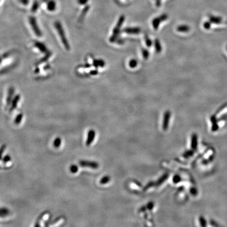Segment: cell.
<instances>
[{"label": "cell", "mask_w": 227, "mask_h": 227, "mask_svg": "<svg viewBox=\"0 0 227 227\" xmlns=\"http://www.w3.org/2000/svg\"><path fill=\"white\" fill-rule=\"evenodd\" d=\"M40 7V3L38 1H35L32 6V11L33 12H36V11Z\"/></svg>", "instance_id": "obj_18"}, {"label": "cell", "mask_w": 227, "mask_h": 227, "mask_svg": "<svg viewBox=\"0 0 227 227\" xmlns=\"http://www.w3.org/2000/svg\"><path fill=\"white\" fill-rule=\"evenodd\" d=\"M145 41L146 44V45L148 46V47H150L152 45V41L150 39V38L147 36V35H145Z\"/></svg>", "instance_id": "obj_27"}, {"label": "cell", "mask_w": 227, "mask_h": 227, "mask_svg": "<svg viewBox=\"0 0 227 227\" xmlns=\"http://www.w3.org/2000/svg\"><path fill=\"white\" fill-rule=\"evenodd\" d=\"M61 143H62L61 138L60 137H57L54 140L53 145L55 147L58 148L60 147V146L61 145Z\"/></svg>", "instance_id": "obj_17"}, {"label": "cell", "mask_w": 227, "mask_h": 227, "mask_svg": "<svg viewBox=\"0 0 227 227\" xmlns=\"http://www.w3.org/2000/svg\"><path fill=\"white\" fill-rule=\"evenodd\" d=\"M70 170L71 172L73 173H75L78 170V167L77 165H72L70 166Z\"/></svg>", "instance_id": "obj_24"}, {"label": "cell", "mask_w": 227, "mask_h": 227, "mask_svg": "<svg viewBox=\"0 0 227 227\" xmlns=\"http://www.w3.org/2000/svg\"><path fill=\"white\" fill-rule=\"evenodd\" d=\"M123 32L128 34H138L140 32V29L138 28H124Z\"/></svg>", "instance_id": "obj_8"}, {"label": "cell", "mask_w": 227, "mask_h": 227, "mask_svg": "<svg viewBox=\"0 0 227 227\" xmlns=\"http://www.w3.org/2000/svg\"><path fill=\"white\" fill-rule=\"evenodd\" d=\"M22 118H23V114L22 113H20L18 114V115L16 116L15 120H14V123L16 124V125H18L21 123V122L22 121Z\"/></svg>", "instance_id": "obj_22"}, {"label": "cell", "mask_w": 227, "mask_h": 227, "mask_svg": "<svg viewBox=\"0 0 227 227\" xmlns=\"http://www.w3.org/2000/svg\"><path fill=\"white\" fill-rule=\"evenodd\" d=\"M110 178L109 176H105L100 180V183L102 185H105L110 182Z\"/></svg>", "instance_id": "obj_15"}, {"label": "cell", "mask_w": 227, "mask_h": 227, "mask_svg": "<svg viewBox=\"0 0 227 227\" xmlns=\"http://www.w3.org/2000/svg\"><path fill=\"white\" fill-rule=\"evenodd\" d=\"M18 1L24 5H28L30 2L29 0H18Z\"/></svg>", "instance_id": "obj_34"}, {"label": "cell", "mask_w": 227, "mask_h": 227, "mask_svg": "<svg viewBox=\"0 0 227 227\" xmlns=\"http://www.w3.org/2000/svg\"><path fill=\"white\" fill-rule=\"evenodd\" d=\"M189 26L186 25H181L177 28V31L179 32H187L189 31Z\"/></svg>", "instance_id": "obj_14"}, {"label": "cell", "mask_w": 227, "mask_h": 227, "mask_svg": "<svg viewBox=\"0 0 227 227\" xmlns=\"http://www.w3.org/2000/svg\"><path fill=\"white\" fill-rule=\"evenodd\" d=\"M154 45H155V48L156 52L159 53L161 52L162 50V47H161V44L160 43V41L156 39L154 42Z\"/></svg>", "instance_id": "obj_13"}, {"label": "cell", "mask_w": 227, "mask_h": 227, "mask_svg": "<svg viewBox=\"0 0 227 227\" xmlns=\"http://www.w3.org/2000/svg\"><path fill=\"white\" fill-rule=\"evenodd\" d=\"M124 21H125V16L123 15L120 16L119 20H118L117 23L116 25L115 28H113V35L110 38V42H112V43H114L119 38L118 36L120 35V28H121L122 25L124 22Z\"/></svg>", "instance_id": "obj_1"}, {"label": "cell", "mask_w": 227, "mask_h": 227, "mask_svg": "<svg viewBox=\"0 0 227 227\" xmlns=\"http://www.w3.org/2000/svg\"><path fill=\"white\" fill-rule=\"evenodd\" d=\"M194 153L193 150H187L186 151L183 155V157L185 158H188L192 156Z\"/></svg>", "instance_id": "obj_19"}, {"label": "cell", "mask_w": 227, "mask_h": 227, "mask_svg": "<svg viewBox=\"0 0 227 227\" xmlns=\"http://www.w3.org/2000/svg\"><path fill=\"white\" fill-rule=\"evenodd\" d=\"M79 164L83 167L91 168L92 169H97L99 167V164L95 161H87V160H81L79 161Z\"/></svg>", "instance_id": "obj_4"}, {"label": "cell", "mask_w": 227, "mask_h": 227, "mask_svg": "<svg viewBox=\"0 0 227 227\" xmlns=\"http://www.w3.org/2000/svg\"><path fill=\"white\" fill-rule=\"evenodd\" d=\"M18 97H17L14 100V101H13V103H12V105L11 106V107L10 108V111H12L17 106V104L18 103Z\"/></svg>", "instance_id": "obj_28"}, {"label": "cell", "mask_w": 227, "mask_h": 227, "mask_svg": "<svg viewBox=\"0 0 227 227\" xmlns=\"http://www.w3.org/2000/svg\"><path fill=\"white\" fill-rule=\"evenodd\" d=\"M94 66L96 67H104L105 66V62L103 60H96L94 62Z\"/></svg>", "instance_id": "obj_16"}, {"label": "cell", "mask_w": 227, "mask_h": 227, "mask_svg": "<svg viewBox=\"0 0 227 227\" xmlns=\"http://www.w3.org/2000/svg\"><path fill=\"white\" fill-rule=\"evenodd\" d=\"M0 169H1V167H0Z\"/></svg>", "instance_id": "obj_39"}, {"label": "cell", "mask_w": 227, "mask_h": 227, "mask_svg": "<svg viewBox=\"0 0 227 227\" xmlns=\"http://www.w3.org/2000/svg\"><path fill=\"white\" fill-rule=\"evenodd\" d=\"M146 209H147L146 206H142V207L140 208V209L138 210V212H145L146 210Z\"/></svg>", "instance_id": "obj_36"}, {"label": "cell", "mask_w": 227, "mask_h": 227, "mask_svg": "<svg viewBox=\"0 0 227 227\" xmlns=\"http://www.w3.org/2000/svg\"><path fill=\"white\" fill-rule=\"evenodd\" d=\"M6 149V145H3L0 148V160H1L2 158V155L4 153V150Z\"/></svg>", "instance_id": "obj_29"}, {"label": "cell", "mask_w": 227, "mask_h": 227, "mask_svg": "<svg viewBox=\"0 0 227 227\" xmlns=\"http://www.w3.org/2000/svg\"><path fill=\"white\" fill-rule=\"evenodd\" d=\"M29 22L30 24L31 25L32 28L34 31L35 34L38 36H41V32H40V29L38 28L37 22H36V18H35L33 16H30L29 18Z\"/></svg>", "instance_id": "obj_6"}, {"label": "cell", "mask_w": 227, "mask_h": 227, "mask_svg": "<svg viewBox=\"0 0 227 227\" xmlns=\"http://www.w3.org/2000/svg\"><path fill=\"white\" fill-rule=\"evenodd\" d=\"M11 157H10V155H8L5 156L3 158V160H2V161H3V162L4 163H8V162L11 161Z\"/></svg>", "instance_id": "obj_30"}, {"label": "cell", "mask_w": 227, "mask_h": 227, "mask_svg": "<svg viewBox=\"0 0 227 227\" xmlns=\"http://www.w3.org/2000/svg\"><path fill=\"white\" fill-rule=\"evenodd\" d=\"M156 4L157 6H160L161 5V0H155Z\"/></svg>", "instance_id": "obj_38"}, {"label": "cell", "mask_w": 227, "mask_h": 227, "mask_svg": "<svg viewBox=\"0 0 227 227\" xmlns=\"http://www.w3.org/2000/svg\"><path fill=\"white\" fill-rule=\"evenodd\" d=\"M95 131L93 130H90L88 131L87 133V137L86 141V145L87 146H89L94 142L95 137Z\"/></svg>", "instance_id": "obj_7"}, {"label": "cell", "mask_w": 227, "mask_h": 227, "mask_svg": "<svg viewBox=\"0 0 227 227\" xmlns=\"http://www.w3.org/2000/svg\"><path fill=\"white\" fill-rule=\"evenodd\" d=\"M155 183H154L153 181H150L143 188V191H146L148 189H150V188L155 186Z\"/></svg>", "instance_id": "obj_26"}, {"label": "cell", "mask_w": 227, "mask_h": 227, "mask_svg": "<svg viewBox=\"0 0 227 227\" xmlns=\"http://www.w3.org/2000/svg\"><path fill=\"white\" fill-rule=\"evenodd\" d=\"M142 56L143 57V58L145 59V60L148 59V58H149V56H150V52H148L147 50L145 49V48L142 50Z\"/></svg>", "instance_id": "obj_21"}, {"label": "cell", "mask_w": 227, "mask_h": 227, "mask_svg": "<svg viewBox=\"0 0 227 227\" xmlns=\"http://www.w3.org/2000/svg\"><path fill=\"white\" fill-rule=\"evenodd\" d=\"M199 221H200V223L201 225V226H203L205 227L206 225V221L205 219L203 217H200L199 218Z\"/></svg>", "instance_id": "obj_32"}, {"label": "cell", "mask_w": 227, "mask_h": 227, "mask_svg": "<svg viewBox=\"0 0 227 227\" xmlns=\"http://www.w3.org/2000/svg\"><path fill=\"white\" fill-rule=\"evenodd\" d=\"M181 178L178 175H176L174 176L173 178V181L174 183H179V182L181 181Z\"/></svg>", "instance_id": "obj_25"}, {"label": "cell", "mask_w": 227, "mask_h": 227, "mask_svg": "<svg viewBox=\"0 0 227 227\" xmlns=\"http://www.w3.org/2000/svg\"><path fill=\"white\" fill-rule=\"evenodd\" d=\"M190 191V193L192 195L196 196L197 195V190L195 188H191Z\"/></svg>", "instance_id": "obj_33"}, {"label": "cell", "mask_w": 227, "mask_h": 227, "mask_svg": "<svg viewBox=\"0 0 227 227\" xmlns=\"http://www.w3.org/2000/svg\"><path fill=\"white\" fill-rule=\"evenodd\" d=\"M47 3V9L49 11L53 12L56 10V3L54 0H48Z\"/></svg>", "instance_id": "obj_10"}, {"label": "cell", "mask_w": 227, "mask_h": 227, "mask_svg": "<svg viewBox=\"0 0 227 227\" xmlns=\"http://www.w3.org/2000/svg\"><path fill=\"white\" fill-rule=\"evenodd\" d=\"M168 18V16L167 14H163L161 15L160 16H158L157 18H155L153 20L152 24L154 29L157 30L160 26V24L161 22L165 21Z\"/></svg>", "instance_id": "obj_3"}, {"label": "cell", "mask_w": 227, "mask_h": 227, "mask_svg": "<svg viewBox=\"0 0 227 227\" xmlns=\"http://www.w3.org/2000/svg\"><path fill=\"white\" fill-rule=\"evenodd\" d=\"M10 211L7 208H0V218L6 217L9 215Z\"/></svg>", "instance_id": "obj_12"}, {"label": "cell", "mask_w": 227, "mask_h": 227, "mask_svg": "<svg viewBox=\"0 0 227 227\" xmlns=\"http://www.w3.org/2000/svg\"><path fill=\"white\" fill-rule=\"evenodd\" d=\"M168 177H169V174L168 173H164L163 175L161 176V177L158 179L157 181L156 182L155 186L158 187V186L161 185L162 183H163L167 179Z\"/></svg>", "instance_id": "obj_9"}, {"label": "cell", "mask_w": 227, "mask_h": 227, "mask_svg": "<svg viewBox=\"0 0 227 227\" xmlns=\"http://www.w3.org/2000/svg\"><path fill=\"white\" fill-rule=\"evenodd\" d=\"M137 61L135 59L131 60L129 62V66H130V67L132 68H135L136 66H137Z\"/></svg>", "instance_id": "obj_20"}, {"label": "cell", "mask_w": 227, "mask_h": 227, "mask_svg": "<svg viewBox=\"0 0 227 227\" xmlns=\"http://www.w3.org/2000/svg\"><path fill=\"white\" fill-rule=\"evenodd\" d=\"M124 43V41L123 39H120V38H118L117 39V43L119 44H123Z\"/></svg>", "instance_id": "obj_37"}, {"label": "cell", "mask_w": 227, "mask_h": 227, "mask_svg": "<svg viewBox=\"0 0 227 227\" xmlns=\"http://www.w3.org/2000/svg\"><path fill=\"white\" fill-rule=\"evenodd\" d=\"M191 148L193 150H197L198 146L197 135L196 133H193L191 137Z\"/></svg>", "instance_id": "obj_11"}, {"label": "cell", "mask_w": 227, "mask_h": 227, "mask_svg": "<svg viewBox=\"0 0 227 227\" xmlns=\"http://www.w3.org/2000/svg\"><path fill=\"white\" fill-rule=\"evenodd\" d=\"M88 0H77L78 4L80 5H85L87 3Z\"/></svg>", "instance_id": "obj_35"}, {"label": "cell", "mask_w": 227, "mask_h": 227, "mask_svg": "<svg viewBox=\"0 0 227 227\" xmlns=\"http://www.w3.org/2000/svg\"><path fill=\"white\" fill-rule=\"evenodd\" d=\"M154 205H155V204H154L153 202V201H150V202L147 203V205H146V207H147L148 210H151L154 207Z\"/></svg>", "instance_id": "obj_31"}, {"label": "cell", "mask_w": 227, "mask_h": 227, "mask_svg": "<svg viewBox=\"0 0 227 227\" xmlns=\"http://www.w3.org/2000/svg\"><path fill=\"white\" fill-rule=\"evenodd\" d=\"M89 9H90V6L86 5V6L85 7V8L83 9V11H82V14H81V17H80V18H81H81L83 19V18H84L85 15L86 13H87L88 11H89Z\"/></svg>", "instance_id": "obj_23"}, {"label": "cell", "mask_w": 227, "mask_h": 227, "mask_svg": "<svg viewBox=\"0 0 227 227\" xmlns=\"http://www.w3.org/2000/svg\"><path fill=\"white\" fill-rule=\"evenodd\" d=\"M55 27H56L57 31H58V34H60V37H61V40H62L63 43L64 44V46L66 49H69L70 46H69V44L68 43V42L66 40V37H65V35L64 34L65 33H64V31L63 30V28H62V25L60 23V22H55Z\"/></svg>", "instance_id": "obj_2"}, {"label": "cell", "mask_w": 227, "mask_h": 227, "mask_svg": "<svg viewBox=\"0 0 227 227\" xmlns=\"http://www.w3.org/2000/svg\"><path fill=\"white\" fill-rule=\"evenodd\" d=\"M171 117V113L169 110L166 111L163 115V130H166L169 127L170 120Z\"/></svg>", "instance_id": "obj_5"}]
</instances>
